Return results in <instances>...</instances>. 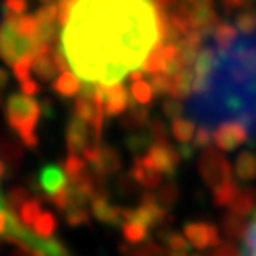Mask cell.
I'll return each instance as SVG.
<instances>
[{"label": "cell", "instance_id": "6da1fadb", "mask_svg": "<svg viewBox=\"0 0 256 256\" xmlns=\"http://www.w3.org/2000/svg\"><path fill=\"white\" fill-rule=\"evenodd\" d=\"M176 24L164 0H56L48 6V44L57 41L68 91L114 98L176 56Z\"/></svg>", "mask_w": 256, "mask_h": 256}, {"label": "cell", "instance_id": "3957f363", "mask_svg": "<svg viewBox=\"0 0 256 256\" xmlns=\"http://www.w3.org/2000/svg\"><path fill=\"white\" fill-rule=\"evenodd\" d=\"M46 52V38L38 14L9 11L0 27V57L18 73L30 72Z\"/></svg>", "mask_w": 256, "mask_h": 256}, {"label": "cell", "instance_id": "8992f818", "mask_svg": "<svg viewBox=\"0 0 256 256\" xmlns=\"http://www.w3.org/2000/svg\"><path fill=\"white\" fill-rule=\"evenodd\" d=\"M62 182V172L56 168H50L43 172V185L48 190H57L59 184Z\"/></svg>", "mask_w": 256, "mask_h": 256}, {"label": "cell", "instance_id": "7a4b0ae2", "mask_svg": "<svg viewBox=\"0 0 256 256\" xmlns=\"http://www.w3.org/2000/svg\"><path fill=\"white\" fill-rule=\"evenodd\" d=\"M192 22L178 80L182 121L220 148L256 144V11L216 20L194 11Z\"/></svg>", "mask_w": 256, "mask_h": 256}, {"label": "cell", "instance_id": "277c9868", "mask_svg": "<svg viewBox=\"0 0 256 256\" xmlns=\"http://www.w3.org/2000/svg\"><path fill=\"white\" fill-rule=\"evenodd\" d=\"M0 236L14 240L22 248L28 249L32 252H38L41 256H66L62 249L59 248V244L30 232L27 226H24L9 212L4 196H2V188H0Z\"/></svg>", "mask_w": 256, "mask_h": 256}, {"label": "cell", "instance_id": "5b68a950", "mask_svg": "<svg viewBox=\"0 0 256 256\" xmlns=\"http://www.w3.org/2000/svg\"><path fill=\"white\" fill-rule=\"evenodd\" d=\"M238 256H256V212L249 217L242 238H240Z\"/></svg>", "mask_w": 256, "mask_h": 256}]
</instances>
